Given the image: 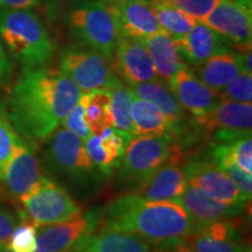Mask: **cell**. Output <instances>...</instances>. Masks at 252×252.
I'll list each match as a JSON object with an SVG mask.
<instances>
[{
  "label": "cell",
  "mask_w": 252,
  "mask_h": 252,
  "mask_svg": "<svg viewBox=\"0 0 252 252\" xmlns=\"http://www.w3.org/2000/svg\"><path fill=\"white\" fill-rule=\"evenodd\" d=\"M106 6L123 36L144 40L161 31L150 2H122Z\"/></svg>",
  "instance_id": "44dd1931"
},
{
  "label": "cell",
  "mask_w": 252,
  "mask_h": 252,
  "mask_svg": "<svg viewBox=\"0 0 252 252\" xmlns=\"http://www.w3.org/2000/svg\"><path fill=\"white\" fill-rule=\"evenodd\" d=\"M84 108H86V96L82 93L77 104L63 118L61 124L63 128L72 132L77 137H80L82 140L86 141L88 138L93 135V133H91L89 127H88L86 122H84Z\"/></svg>",
  "instance_id": "836d02e7"
},
{
  "label": "cell",
  "mask_w": 252,
  "mask_h": 252,
  "mask_svg": "<svg viewBox=\"0 0 252 252\" xmlns=\"http://www.w3.org/2000/svg\"><path fill=\"white\" fill-rule=\"evenodd\" d=\"M242 71H244L242 53L231 49L220 52L195 67V75L217 91L222 90Z\"/></svg>",
  "instance_id": "cb8c5ba5"
},
{
  "label": "cell",
  "mask_w": 252,
  "mask_h": 252,
  "mask_svg": "<svg viewBox=\"0 0 252 252\" xmlns=\"http://www.w3.org/2000/svg\"><path fill=\"white\" fill-rule=\"evenodd\" d=\"M151 6L160 27L173 39L184 36L197 24V20L174 6L160 0H151Z\"/></svg>",
  "instance_id": "4316f807"
},
{
  "label": "cell",
  "mask_w": 252,
  "mask_h": 252,
  "mask_svg": "<svg viewBox=\"0 0 252 252\" xmlns=\"http://www.w3.org/2000/svg\"><path fill=\"white\" fill-rule=\"evenodd\" d=\"M235 1L239 2V4L245 6V7H248L250 9L252 8V0H235Z\"/></svg>",
  "instance_id": "60d3db41"
},
{
  "label": "cell",
  "mask_w": 252,
  "mask_h": 252,
  "mask_svg": "<svg viewBox=\"0 0 252 252\" xmlns=\"http://www.w3.org/2000/svg\"><path fill=\"white\" fill-rule=\"evenodd\" d=\"M42 176L33 145L20 138L0 182L4 185L9 196L19 201V198L27 194Z\"/></svg>",
  "instance_id": "2e32d148"
},
{
  "label": "cell",
  "mask_w": 252,
  "mask_h": 252,
  "mask_svg": "<svg viewBox=\"0 0 252 252\" xmlns=\"http://www.w3.org/2000/svg\"><path fill=\"white\" fill-rule=\"evenodd\" d=\"M43 163L52 174L80 186L99 180L100 173L91 161L80 137L65 128L55 130L45 140Z\"/></svg>",
  "instance_id": "5b68a950"
},
{
  "label": "cell",
  "mask_w": 252,
  "mask_h": 252,
  "mask_svg": "<svg viewBox=\"0 0 252 252\" xmlns=\"http://www.w3.org/2000/svg\"><path fill=\"white\" fill-rule=\"evenodd\" d=\"M18 202L21 206L19 219L30 220L35 226L64 222L82 214L80 204L67 189L46 176Z\"/></svg>",
  "instance_id": "52a82bcc"
},
{
  "label": "cell",
  "mask_w": 252,
  "mask_h": 252,
  "mask_svg": "<svg viewBox=\"0 0 252 252\" xmlns=\"http://www.w3.org/2000/svg\"><path fill=\"white\" fill-rule=\"evenodd\" d=\"M206 154L220 171L224 172L235 182L245 196L251 198L252 175L244 173L236 165L225 144H208V152Z\"/></svg>",
  "instance_id": "83f0119b"
},
{
  "label": "cell",
  "mask_w": 252,
  "mask_h": 252,
  "mask_svg": "<svg viewBox=\"0 0 252 252\" xmlns=\"http://www.w3.org/2000/svg\"><path fill=\"white\" fill-rule=\"evenodd\" d=\"M174 41L181 59L193 67H197L212 56L230 49V42L200 21L187 34Z\"/></svg>",
  "instance_id": "d6986e66"
},
{
  "label": "cell",
  "mask_w": 252,
  "mask_h": 252,
  "mask_svg": "<svg viewBox=\"0 0 252 252\" xmlns=\"http://www.w3.org/2000/svg\"><path fill=\"white\" fill-rule=\"evenodd\" d=\"M134 137L168 133V124L162 112L152 104L133 96L131 106Z\"/></svg>",
  "instance_id": "484cf974"
},
{
  "label": "cell",
  "mask_w": 252,
  "mask_h": 252,
  "mask_svg": "<svg viewBox=\"0 0 252 252\" xmlns=\"http://www.w3.org/2000/svg\"><path fill=\"white\" fill-rule=\"evenodd\" d=\"M252 9L235 0H220L200 23L215 31L242 52L251 49Z\"/></svg>",
  "instance_id": "4fadbf2b"
},
{
  "label": "cell",
  "mask_w": 252,
  "mask_h": 252,
  "mask_svg": "<svg viewBox=\"0 0 252 252\" xmlns=\"http://www.w3.org/2000/svg\"><path fill=\"white\" fill-rule=\"evenodd\" d=\"M141 41L151 56L158 78L163 83L167 84L181 69L188 67L179 54L174 39L165 31L161 30Z\"/></svg>",
  "instance_id": "603a6c76"
},
{
  "label": "cell",
  "mask_w": 252,
  "mask_h": 252,
  "mask_svg": "<svg viewBox=\"0 0 252 252\" xmlns=\"http://www.w3.org/2000/svg\"><path fill=\"white\" fill-rule=\"evenodd\" d=\"M108 58L88 47L70 46L62 52L60 67L82 93L110 90L122 82Z\"/></svg>",
  "instance_id": "ba28073f"
},
{
  "label": "cell",
  "mask_w": 252,
  "mask_h": 252,
  "mask_svg": "<svg viewBox=\"0 0 252 252\" xmlns=\"http://www.w3.org/2000/svg\"><path fill=\"white\" fill-rule=\"evenodd\" d=\"M42 0H0V8L31 9L40 4Z\"/></svg>",
  "instance_id": "8d00e7d4"
},
{
  "label": "cell",
  "mask_w": 252,
  "mask_h": 252,
  "mask_svg": "<svg viewBox=\"0 0 252 252\" xmlns=\"http://www.w3.org/2000/svg\"><path fill=\"white\" fill-rule=\"evenodd\" d=\"M242 225L239 216L207 223L188 236L185 243L193 252H251V245L241 234Z\"/></svg>",
  "instance_id": "7c38bea8"
},
{
  "label": "cell",
  "mask_w": 252,
  "mask_h": 252,
  "mask_svg": "<svg viewBox=\"0 0 252 252\" xmlns=\"http://www.w3.org/2000/svg\"><path fill=\"white\" fill-rule=\"evenodd\" d=\"M12 65L11 62L6 54L4 46H2L1 40H0V83H4L11 76Z\"/></svg>",
  "instance_id": "74e56055"
},
{
  "label": "cell",
  "mask_w": 252,
  "mask_h": 252,
  "mask_svg": "<svg viewBox=\"0 0 252 252\" xmlns=\"http://www.w3.org/2000/svg\"><path fill=\"white\" fill-rule=\"evenodd\" d=\"M69 252H163L139 236L112 229L94 230Z\"/></svg>",
  "instance_id": "ffe728a7"
},
{
  "label": "cell",
  "mask_w": 252,
  "mask_h": 252,
  "mask_svg": "<svg viewBox=\"0 0 252 252\" xmlns=\"http://www.w3.org/2000/svg\"><path fill=\"white\" fill-rule=\"evenodd\" d=\"M111 94V113L113 127L133 134V123L131 117V106L133 100L130 88H126L123 82L110 89Z\"/></svg>",
  "instance_id": "f1b7e54d"
},
{
  "label": "cell",
  "mask_w": 252,
  "mask_h": 252,
  "mask_svg": "<svg viewBox=\"0 0 252 252\" xmlns=\"http://www.w3.org/2000/svg\"><path fill=\"white\" fill-rule=\"evenodd\" d=\"M68 31L78 45L112 60L119 34L110 9L100 0H74L67 14Z\"/></svg>",
  "instance_id": "277c9868"
},
{
  "label": "cell",
  "mask_w": 252,
  "mask_h": 252,
  "mask_svg": "<svg viewBox=\"0 0 252 252\" xmlns=\"http://www.w3.org/2000/svg\"><path fill=\"white\" fill-rule=\"evenodd\" d=\"M194 122L207 144L229 143L251 135L252 105L251 103L222 100L215 109Z\"/></svg>",
  "instance_id": "9c48e42d"
},
{
  "label": "cell",
  "mask_w": 252,
  "mask_h": 252,
  "mask_svg": "<svg viewBox=\"0 0 252 252\" xmlns=\"http://www.w3.org/2000/svg\"><path fill=\"white\" fill-rule=\"evenodd\" d=\"M105 5L122 4V2H151V0H100Z\"/></svg>",
  "instance_id": "ab89813d"
},
{
  "label": "cell",
  "mask_w": 252,
  "mask_h": 252,
  "mask_svg": "<svg viewBox=\"0 0 252 252\" xmlns=\"http://www.w3.org/2000/svg\"><path fill=\"white\" fill-rule=\"evenodd\" d=\"M198 226L176 201H146L133 191L115 198L100 209L97 229L131 232L154 248L167 250L185 243Z\"/></svg>",
  "instance_id": "7a4b0ae2"
},
{
  "label": "cell",
  "mask_w": 252,
  "mask_h": 252,
  "mask_svg": "<svg viewBox=\"0 0 252 252\" xmlns=\"http://www.w3.org/2000/svg\"><path fill=\"white\" fill-rule=\"evenodd\" d=\"M167 86L179 104L194 119L207 115L223 100L220 91L204 84L189 67L181 69Z\"/></svg>",
  "instance_id": "5bb4252c"
},
{
  "label": "cell",
  "mask_w": 252,
  "mask_h": 252,
  "mask_svg": "<svg viewBox=\"0 0 252 252\" xmlns=\"http://www.w3.org/2000/svg\"><path fill=\"white\" fill-rule=\"evenodd\" d=\"M86 96L84 122L93 134H100L113 127L111 113V94L109 90H93L83 93Z\"/></svg>",
  "instance_id": "d4e9b609"
},
{
  "label": "cell",
  "mask_w": 252,
  "mask_h": 252,
  "mask_svg": "<svg viewBox=\"0 0 252 252\" xmlns=\"http://www.w3.org/2000/svg\"><path fill=\"white\" fill-rule=\"evenodd\" d=\"M184 172L188 186L201 189L220 202L231 206H248L250 203L251 198L245 196L207 154L189 158L184 162Z\"/></svg>",
  "instance_id": "30bf717a"
},
{
  "label": "cell",
  "mask_w": 252,
  "mask_h": 252,
  "mask_svg": "<svg viewBox=\"0 0 252 252\" xmlns=\"http://www.w3.org/2000/svg\"><path fill=\"white\" fill-rule=\"evenodd\" d=\"M0 39L23 68H37L52 59L55 43L31 9L0 8Z\"/></svg>",
  "instance_id": "3957f363"
},
{
  "label": "cell",
  "mask_w": 252,
  "mask_h": 252,
  "mask_svg": "<svg viewBox=\"0 0 252 252\" xmlns=\"http://www.w3.org/2000/svg\"><path fill=\"white\" fill-rule=\"evenodd\" d=\"M36 226L27 220H21L12 232L7 243V252H35Z\"/></svg>",
  "instance_id": "f546056e"
},
{
  "label": "cell",
  "mask_w": 252,
  "mask_h": 252,
  "mask_svg": "<svg viewBox=\"0 0 252 252\" xmlns=\"http://www.w3.org/2000/svg\"><path fill=\"white\" fill-rule=\"evenodd\" d=\"M160 1L174 6L186 14L190 15L195 20L202 21L220 0H160Z\"/></svg>",
  "instance_id": "e575fe53"
},
{
  "label": "cell",
  "mask_w": 252,
  "mask_h": 252,
  "mask_svg": "<svg viewBox=\"0 0 252 252\" xmlns=\"http://www.w3.org/2000/svg\"><path fill=\"white\" fill-rule=\"evenodd\" d=\"M184 162L185 150L180 147L160 168L135 189L134 193L146 201L176 200L187 187Z\"/></svg>",
  "instance_id": "9a60e30c"
},
{
  "label": "cell",
  "mask_w": 252,
  "mask_h": 252,
  "mask_svg": "<svg viewBox=\"0 0 252 252\" xmlns=\"http://www.w3.org/2000/svg\"><path fill=\"white\" fill-rule=\"evenodd\" d=\"M180 147L168 133L133 138L119 167V182L126 188L137 189Z\"/></svg>",
  "instance_id": "8992f818"
},
{
  "label": "cell",
  "mask_w": 252,
  "mask_h": 252,
  "mask_svg": "<svg viewBox=\"0 0 252 252\" xmlns=\"http://www.w3.org/2000/svg\"><path fill=\"white\" fill-rule=\"evenodd\" d=\"M82 91L61 70L23 68L9 97L8 119L25 141H45L76 105Z\"/></svg>",
  "instance_id": "6da1fadb"
},
{
  "label": "cell",
  "mask_w": 252,
  "mask_h": 252,
  "mask_svg": "<svg viewBox=\"0 0 252 252\" xmlns=\"http://www.w3.org/2000/svg\"><path fill=\"white\" fill-rule=\"evenodd\" d=\"M163 252H193V251L190 250V248H189L187 244L181 243V244L176 245V247H174V248L163 250Z\"/></svg>",
  "instance_id": "f35d334b"
},
{
  "label": "cell",
  "mask_w": 252,
  "mask_h": 252,
  "mask_svg": "<svg viewBox=\"0 0 252 252\" xmlns=\"http://www.w3.org/2000/svg\"><path fill=\"white\" fill-rule=\"evenodd\" d=\"M225 144L236 165L247 174L252 175V139L251 135H245L229 143H214Z\"/></svg>",
  "instance_id": "d6a6232c"
},
{
  "label": "cell",
  "mask_w": 252,
  "mask_h": 252,
  "mask_svg": "<svg viewBox=\"0 0 252 252\" xmlns=\"http://www.w3.org/2000/svg\"><path fill=\"white\" fill-rule=\"evenodd\" d=\"M100 209L90 210L64 222L36 226L35 252H69L82 238L97 230Z\"/></svg>",
  "instance_id": "8fae6325"
},
{
  "label": "cell",
  "mask_w": 252,
  "mask_h": 252,
  "mask_svg": "<svg viewBox=\"0 0 252 252\" xmlns=\"http://www.w3.org/2000/svg\"><path fill=\"white\" fill-rule=\"evenodd\" d=\"M20 138L7 119L0 115V181Z\"/></svg>",
  "instance_id": "1f68e13d"
},
{
  "label": "cell",
  "mask_w": 252,
  "mask_h": 252,
  "mask_svg": "<svg viewBox=\"0 0 252 252\" xmlns=\"http://www.w3.org/2000/svg\"><path fill=\"white\" fill-rule=\"evenodd\" d=\"M133 138L127 132L109 127L100 134H93L88 138L84 146L100 174L110 176L119 169L126 147Z\"/></svg>",
  "instance_id": "ac0fdd59"
},
{
  "label": "cell",
  "mask_w": 252,
  "mask_h": 252,
  "mask_svg": "<svg viewBox=\"0 0 252 252\" xmlns=\"http://www.w3.org/2000/svg\"><path fill=\"white\" fill-rule=\"evenodd\" d=\"M174 201L180 203L188 215L200 225L234 219L241 215L244 208H247V206H231L220 202L201 189L188 185L181 196Z\"/></svg>",
  "instance_id": "7402d4cb"
},
{
  "label": "cell",
  "mask_w": 252,
  "mask_h": 252,
  "mask_svg": "<svg viewBox=\"0 0 252 252\" xmlns=\"http://www.w3.org/2000/svg\"><path fill=\"white\" fill-rule=\"evenodd\" d=\"M19 222L17 214L0 203V252H7L8 239Z\"/></svg>",
  "instance_id": "d590c367"
},
{
  "label": "cell",
  "mask_w": 252,
  "mask_h": 252,
  "mask_svg": "<svg viewBox=\"0 0 252 252\" xmlns=\"http://www.w3.org/2000/svg\"><path fill=\"white\" fill-rule=\"evenodd\" d=\"M223 100L239 103H251L252 100V72L242 71L237 77L220 91Z\"/></svg>",
  "instance_id": "4dcf8cb0"
},
{
  "label": "cell",
  "mask_w": 252,
  "mask_h": 252,
  "mask_svg": "<svg viewBox=\"0 0 252 252\" xmlns=\"http://www.w3.org/2000/svg\"><path fill=\"white\" fill-rule=\"evenodd\" d=\"M112 61L115 71L128 86L158 80L149 52L139 39L119 36Z\"/></svg>",
  "instance_id": "e0dca14e"
}]
</instances>
